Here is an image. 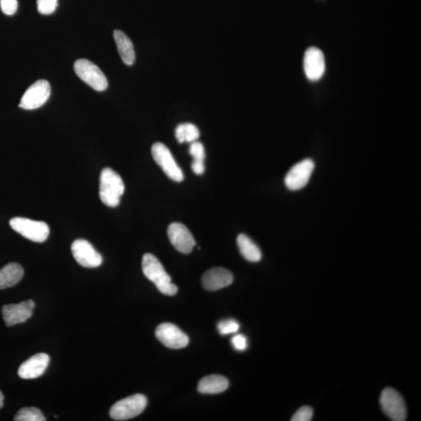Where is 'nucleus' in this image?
I'll return each instance as SVG.
<instances>
[{
    "mask_svg": "<svg viewBox=\"0 0 421 421\" xmlns=\"http://www.w3.org/2000/svg\"><path fill=\"white\" fill-rule=\"evenodd\" d=\"M142 270L146 278L156 285L159 292L167 296H174L177 293V287L172 283L171 277L153 254L144 255L142 259Z\"/></svg>",
    "mask_w": 421,
    "mask_h": 421,
    "instance_id": "nucleus-1",
    "label": "nucleus"
},
{
    "mask_svg": "<svg viewBox=\"0 0 421 421\" xmlns=\"http://www.w3.org/2000/svg\"><path fill=\"white\" fill-rule=\"evenodd\" d=\"M125 186L120 175L110 168H105L100 176L99 197L103 203L115 207L121 203Z\"/></svg>",
    "mask_w": 421,
    "mask_h": 421,
    "instance_id": "nucleus-2",
    "label": "nucleus"
},
{
    "mask_svg": "<svg viewBox=\"0 0 421 421\" xmlns=\"http://www.w3.org/2000/svg\"><path fill=\"white\" fill-rule=\"evenodd\" d=\"M12 229L25 238L37 243H43L48 239L50 227L44 222L17 217L10 221Z\"/></svg>",
    "mask_w": 421,
    "mask_h": 421,
    "instance_id": "nucleus-3",
    "label": "nucleus"
},
{
    "mask_svg": "<svg viewBox=\"0 0 421 421\" xmlns=\"http://www.w3.org/2000/svg\"><path fill=\"white\" fill-rule=\"evenodd\" d=\"M147 400L144 395L135 394L118 401L110 409V417L116 420H127L138 416L145 411Z\"/></svg>",
    "mask_w": 421,
    "mask_h": 421,
    "instance_id": "nucleus-4",
    "label": "nucleus"
},
{
    "mask_svg": "<svg viewBox=\"0 0 421 421\" xmlns=\"http://www.w3.org/2000/svg\"><path fill=\"white\" fill-rule=\"evenodd\" d=\"M74 71L79 78L98 92L108 88V81L103 71L96 64L86 59H80L74 63Z\"/></svg>",
    "mask_w": 421,
    "mask_h": 421,
    "instance_id": "nucleus-5",
    "label": "nucleus"
},
{
    "mask_svg": "<svg viewBox=\"0 0 421 421\" xmlns=\"http://www.w3.org/2000/svg\"><path fill=\"white\" fill-rule=\"evenodd\" d=\"M152 154L154 160L172 181L176 182L183 181L185 176L183 172L167 146L157 142L152 147Z\"/></svg>",
    "mask_w": 421,
    "mask_h": 421,
    "instance_id": "nucleus-6",
    "label": "nucleus"
},
{
    "mask_svg": "<svg viewBox=\"0 0 421 421\" xmlns=\"http://www.w3.org/2000/svg\"><path fill=\"white\" fill-rule=\"evenodd\" d=\"M382 411L391 420L404 421L407 420V407L402 396L392 388L382 391L380 397Z\"/></svg>",
    "mask_w": 421,
    "mask_h": 421,
    "instance_id": "nucleus-7",
    "label": "nucleus"
},
{
    "mask_svg": "<svg viewBox=\"0 0 421 421\" xmlns=\"http://www.w3.org/2000/svg\"><path fill=\"white\" fill-rule=\"evenodd\" d=\"M51 87L45 80H39L30 86L21 98L19 107L26 110H37L50 97Z\"/></svg>",
    "mask_w": 421,
    "mask_h": 421,
    "instance_id": "nucleus-8",
    "label": "nucleus"
},
{
    "mask_svg": "<svg viewBox=\"0 0 421 421\" xmlns=\"http://www.w3.org/2000/svg\"><path fill=\"white\" fill-rule=\"evenodd\" d=\"M314 169V163L310 158L296 164L285 178V185L290 191H298L304 188L309 181Z\"/></svg>",
    "mask_w": 421,
    "mask_h": 421,
    "instance_id": "nucleus-9",
    "label": "nucleus"
},
{
    "mask_svg": "<svg viewBox=\"0 0 421 421\" xmlns=\"http://www.w3.org/2000/svg\"><path fill=\"white\" fill-rule=\"evenodd\" d=\"M71 251L76 262L85 268H97L103 263L102 255L88 240H75L71 246Z\"/></svg>",
    "mask_w": 421,
    "mask_h": 421,
    "instance_id": "nucleus-10",
    "label": "nucleus"
},
{
    "mask_svg": "<svg viewBox=\"0 0 421 421\" xmlns=\"http://www.w3.org/2000/svg\"><path fill=\"white\" fill-rule=\"evenodd\" d=\"M157 339L170 349H182L188 345L189 338L176 325L163 323L158 326L156 331Z\"/></svg>",
    "mask_w": 421,
    "mask_h": 421,
    "instance_id": "nucleus-11",
    "label": "nucleus"
},
{
    "mask_svg": "<svg viewBox=\"0 0 421 421\" xmlns=\"http://www.w3.org/2000/svg\"><path fill=\"white\" fill-rule=\"evenodd\" d=\"M168 236L171 244L183 254L191 253L196 245L192 234L181 223H173L169 225Z\"/></svg>",
    "mask_w": 421,
    "mask_h": 421,
    "instance_id": "nucleus-12",
    "label": "nucleus"
},
{
    "mask_svg": "<svg viewBox=\"0 0 421 421\" xmlns=\"http://www.w3.org/2000/svg\"><path fill=\"white\" fill-rule=\"evenodd\" d=\"M304 70L308 80L317 81L322 78L325 71V57L316 47H311L306 51Z\"/></svg>",
    "mask_w": 421,
    "mask_h": 421,
    "instance_id": "nucleus-13",
    "label": "nucleus"
},
{
    "mask_svg": "<svg viewBox=\"0 0 421 421\" xmlns=\"http://www.w3.org/2000/svg\"><path fill=\"white\" fill-rule=\"evenodd\" d=\"M34 303L32 300L17 305H8L3 307V318L6 325L13 326L25 322L32 316Z\"/></svg>",
    "mask_w": 421,
    "mask_h": 421,
    "instance_id": "nucleus-14",
    "label": "nucleus"
},
{
    "mask_svg": "<svg viewBox=\"0 0 421 421\" xmlns=\"http://www.w3.org/2000/svg\"><path fill=\"white\" fill-rule=\"evenodd\" d=\"M50 360L48 354H35L20 366L19 376L23 379L37 378L43 375L49 366Z\"/></svg>",
    "mask_w": 421,
    "mask_h": 421,
    "instance_id": "nucleus-15",
    "label": "nucleus"
},
{
    "mask_svg": "<svg viewBox=\"0 0 421 421\" xmlns=\"http://www.w3.org/2000/svg\"><path fill=\"white\" fill-rule=\"evenodd\" d=\"M233 281L232 274L223 268H213L207 271L203 277L204 287L210 291L227 287L232 284Z\"/></svg>",
    "mask_w": 421,
    "mask_h": 421,
    "instance_id": "nucleus-16",
    "label": "nucleus"
},
{
    "mask_svg": "<svg viewBox=\"0 0 421 421\" xmlns=\"http://www.w3.org/2000/svg\"><path fill=\"white\" fill-rule=\"evenodd\" d=\"M114 37L122 61L128 66H132L135 62V52L132 40L121 30H115Z\"/></svg>",
    "mask_w": 421,
    "mask_h": 421,
    "instance_id": "nucleus-17",
    "label": "nucleus"
},
{
    "mask_svg": "<svg viewBox=\"0 0 421 421\" xmlns=\"http://www.w3.org/2000/svg\"><path fill=\"white\" fill-rule=\"evenodd\" d=\"M229 387V381L221 376L213 375L201 379L198 389L203 394H218L225 392Z\"/></svg>",
    "mask_w": 421,
    "mask_h": 421,
    "instance_id": "nucleus-18",
    "label": "nucleus"
},
{
    "mask_svg": "<svg viewBox=\"0 0 421 421\" xmlns=\"http://www.w3.org/2000/svg\"><path fill=\"white\" fill-rule=\"evenodd\" d=\"M23 269L17 263H10L0 269V289L15 286L23 276Z\"/></svg>",
    "mask_w": 421,
    "mask_h": 421,
    "instance_id": "nucleus-19",
    "label": "nucleus"
},
{
    "mask_svg": "<svg viewBox=\"0 0 421 421\" xmlns=\"http://www.w3.org/2000/svg\"><path fill=\"white\" fill-rule=\"evenodd\" d=\"M237 245L242 256L248 262L258 263L263 254L258 246L246 234H240L237 237Z\"/></svg>",
    "mask_w": 421,
    "mask_h": 421,
    "instance_id": "nucleus-20",
    "label": "nucleus"
},
{
    "mask_svg": "<svg viewBox=\"0 0 421 421\" xmlns=\"http://www.w3.org/2000/svg\"><path fill=\"white\" fill-rule=\"evenodd\" d=\"M189 153L193 157L192 168L194 173L197 175L203 174L205 170L204 164L205 150L203 143L198 141L192 142L189 146Z\"/></svg>",
    "mask_w": 421,
    "mask_h": 421,
    "instance_id": "nucleus-21",
    "label": "nucleus"
},
{
    "mask_svg": "<svg viewBox=\"0 0 421 421\" xmlns=\"http://www.w3.org/2000/svg\"><path fill=\"white\" fill-rule=\"evenodd\" d=\"M175 135L179 143H183V142L192 143V142L198 141L200 137V132L196 126L187 123L180 124L176 129Z\"/></svg>",
    "mask_w": 421,
    "mask_h": 421,
    "instance_id": "nucleus-22",
    "label": "nucleus"
},
{
    "mask_svg": "<svg viewBox=\"0 0 421 421\" xmlns=\"http://www.w3.org/2000/svg\"><path fill=\"white\" fill-rule=\"evenodd\" d=\"M46 419L37 407H25L21 409L14 417L16 421H45Z\"/></svg>",
    "mask_w": 421,
    "mask_h": 421,
    "instance_id": "nucleus-23",
    "label": "nucleus"
},
{
    "mask_svg": "<svg viewBox=\"0 0 421 421\" xmlns=\"http://www.w3.org/2000/svg\"><path fill=\"white\" fill-rule=\"evenodd\" d=\"M217 328L222 336H227L237 333L240 329V325L234 319H227L219 322Z\"/></svg>",
    "mask_w": 421,
    "mask_h": 421,
    "instance_id": "nucleus-24",
    "label": "nucleus"
},
{
    "mask_svg": "<svg viewBox=\"0 0 421 421\" xmlns=\"http://www.w3.org/2000/svg\"><path fill=\"white\" fill-rule=\"evenodd\" d=\"M37 6L40 14L50 15L56 11L58 0H37Z\"/></svg>",
    "mask_w": 421,
    "mask_h": 421,
    "instance_id": "nucleus-25",
    "label": "nucleus"
},
{
    "mask_svg": "<svg viewBox=\"0 0 421 421\" xmlns=\"http://www.w3.org/2000/svg\"><path fill=\"white\" fill-rule=\"evenodd\" d=\"M314 412L310 407H303L295 413L292 421H310L313 418Z\"/></svg>",
    "mask_w": 421,
    "mask_h": 421,
    "instance_id": "nucleus-26",
    "label": "nucleus"
},
{
    "mask_svg": "<svg viewBox=\"0 0 421 421\" xmlns=\"http://www.w3.org/2000/svg\"><path fill=\"white\" fill-rule=\"evenodd\" d=\"M0 7L6 15H14L19 8L17 0H0Z\"/></svg>",
    "mask_w": 421,
    "mask_h": 421,
    "instance_id": "nucleus-27",
    "label": "nucleus"
},
{
    "mask_svg": "<svg viewBox=\"0 0 421 421\" xmlns=\"http://www.w3.org/2000/svg\"><path fill=\"white\" fill-rule=\"evenodd\" d=\"M233 347L236 351H244L248 347L247 340L246 336L241 334H237L231 340Z\"/></svg>",
    "mask_w": 421,
    "mask_h": 421,
    "instance_id": "nucleus-28",
    "label": "nucleus"
},
{
    "mask_svg": "<svg viewBox=\"0 0 421 421\" xmlns=\"http://www.w3.org/2000/svg\"><path fill=\"white\" fill-rule=\"evenodd\" d=\"M3 400H4L3 395L1 391H0V409H1L3 407Z\"/></svg>",
    "mask_w": 421,
    "mask_h": 421,
    "instance_id": "nucleus-29",
    "label": "nucleus"
}]
</instances>
